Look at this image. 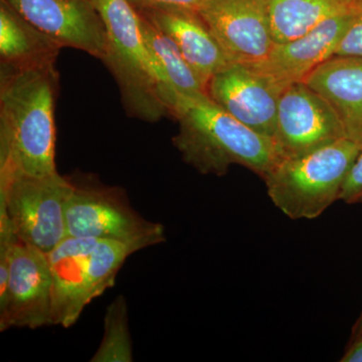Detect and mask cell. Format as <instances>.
I'll list each match as a JSON object with an SVG mask.
<instances>
[{
    "label": "cell",
    "mask_w": 362,
    "mask_h": 362,
    "mask_svg": "<svg viewBox=\"0 0 362 362\" xmlns=\"http://www.w3.org/2000/svg\"><path fill=\"white\" fill-rule=\"evenodd\" d=\"M56 64L0 65V170L44 176L56 168Z\"/></svg>",
    "instance_id": "obj_1"
},
{
    "label": "cell",
    "mask_w": 362,
    "mask_h": 362,
    "mask_svg": "<svg viewBox=\"0 0 362 362\" xmlns=\"http://www.w3.org/2000/svg\"><path fill=\"white\" fill-rule=\"evenodd\" d=\"M171 117L178 123L173 145L202 175L223 176L240 165L264 180L282 160L272 138L233 118L207 94L177 95Z\"/></svg>",
    "instance_id": "obj_2"
},
{
    "label": "cell",
    "mask_w": 362,
    "mask_h": 362,
    "mask_svg": "<svg viewBox=\"0 0 362 362\" xmlns=\"http://www.w3.org/2000/svg\"><path fill=\"white\" fill-rule=\"evenodd\" d=\"M107 33L103 62L115 78L126 114L147 123L171 116L177 95L145 44L140 16L128 0H90Z\"/></svg>",
    "instance_id": "obj_3"
},
{
    "label": "cell",
    "mask_w": 362,
    "mask_h": 362,
    "mask_svg": "<svg viewBox=\"0 0 362 362\" xmlns=\"http://www.w3.org/2000/svg\"><path fill=\"white\" fill-rule=\"evenodd\" d=\"M362 151L344 138L322 148L279 161L264 178L274 206L291 220H313L339 201L343 183Z\"/></svg>",
    "instance_id": "obj_4"
},
{
    "label": "cell",
    "mask_w": 362,
    "mask_h": 362,
    "mask_svg": "<svg viewBox=\"0 0 362 362\" xmlns=\"http://www.w3.org/2000/svg\"><path fill=\"white\" fill-rule=\"evenodd\" d=\"M71 192L73 182L59 173L0 170V226L47 254L68 237L66 204Z\"/></svg>",
    "instance_id": "obj_5"
},
{
    "label": "cell",
    "mask_w": 362,
    "mask_h": 362,
    "mask_svg": "<svg viewBox=\"0 0 362 362\" xmlns=\"http://www.w3.org/2000/svg\"><path fill=\"white\" fill-rule=\"evenodd\" d=\"M71 182L66 204L68 237L118 240L139 250L165 242L164 226L136 211L122 188L94 180Z\"/></svg>",
    "instance_id": "obj_6"
},
{
    "label": "cell",
    "mask_w": 362,
    "mask_h": 362,
    "mask_svg": "<svg viewBox=\"0 0 362 362\" xmlns=\"http://www.w3.org/2000/svg\"><path fill=\"white\" fill-rule=\"evenodd\" d=\"M8 279L0 292V331L52 325V278L47 252L13 237Z\"/></svg>",
    "instance_id": "obj_7"
},
{
    "label": "cell",
    "mask_w": 362,
    "mask_h": 362,
    "mask_svg": "<svg viewBox=\"0 0 362 362\" xmlns=\"http://www.w3.org/2000/svg\"><path fill=\"white\" fill-rule=\"evenodd\" d=\"M329 103L304 81L288 85L279 101L276 143L281 158H296L344 139Z\"/></svg>",
    "instance_id": "obj_8"
},
{
    "label": "cell",
    "mask_w": 362,
    "mask_h": 362,
    "mask_svg": "<svg viewBox=\"0 0 362 362\" xmlns=\"http://www.w3.org/2000/svg\"><path fill=\"white\" fill-rule=\"evenodd\" d=\"M286 87L255 66L230 63L211 77L206 94L233 118L274 140L279 101Z\"/></svg>",
    "instance_id": "obj_9"
},
{
    "label": "cell",
    "mask_w": 362,
    "mask_h": 362,
    "mask_svg": "<svg viewBox=\"0 0 362 362\" xmlns=\"http://www.w3.org/2000/svg\"><path fill=\"white\" fill-rule=\"evenodd\" d=\"M197 13L232 63H261L276 44L266 0H207Z\"/></svg>",
    "instance_id": "obj_10"
},
{
    "label": "cell",
    "mask_w": 362,
    "mask_h": 362,
    "mask_svg": "<svg viewBox=\"0 0 362 362\" xmlns=\"http://www.w3.org/2000/svg\"><path fill=\"white\" fill-rule=\"evenodd\" d=\"M25 20L62 47L87 52L101 61L106 52L103 18L90 0H6Z\"/></svg>",
    "instance_id": "obj_11"
},
{
    "label": "cell",
    "mask_w": 362,
    "mask_h": 362,
    "mask_svg": "<svg viewBox=\"0 0 362 362\" xmlns=\"http://www.w3.org/2000/svg\"><path fill=\"white\" fill-rule=\"evenodd\" d=\"M361 11L331 16L302 37L274 45L269 56L252 66L284 86L304 81L334 56L338 42Z\"/></svg>",
    "instance_id": "obj_12"
},
{
    "label": "cell",
    "mask_w": 362,
    "mask_h": 362,
    "mask_svg": "<svg viewBox=\"0 0 362 362\" xmlns=\"http://www.w3.org/2000/svg\"><path fill=\"white\" fill-rule=\"evenodd\" d=\"M135 9L175 42L206 87L214 75L232 63L197 11L175 7Z\"/></svg>",
    "instance_id": "obj_13"
},
{
    "label": "cell",
    "mask_w": 362,
    "mask_h": 362,
    "mask_svg": "<svg viewBox=\"0 0 362 362\" xmlns=\"http://www.w3.org/2000/svg\"><path fill=\"white\" fill-rule=\"evenodd\" d=\"M93 239L66 237L47 252L52 278V325L70 328L89 300V255Z\"/></svg>",
    "instance_id": "obj_14"
},
{
    "label": "cell",
    "mask_w": 362,
    "mask_h": 362,
    "mask_svg": "<svg viewBox=\"0 0 362 362\" xmlns=\"http://www.w3.org/2000/svg\"><path fill=\"white\" fill-rule=\"evenodd\" d=\"M304 82L329 103L347 139L362 147V58L332 57Z\"/></svg>",
    "instance_id": "obj_15"
},
{
    "label": "cell",
    "mask_w": 362,
    "mask_h": 362,
    "mask_svg": "<svg viewBox=\"0 0 362 362\" xmlns=\"http://www.w3.org/2000/svg\"><path fill=\"white\" fill-rule=\"evenodd\" d=\"M63 47L0 0V65L32 68L56 64Z\"/></svg>",
    "instance_id": "obj_16"
},
{
    "label": "cell",
    "mask_w": 362,
    "mask_h": 362,
    "mask_svg": "<svg viewBox=\"0 0 362 362\" xmlns=\"http://www.w3.org/2000/svg\"><path fill=\"white\" fill-rule=\"evenodd\" d=\"M276 44L302 37L331 16L361 11L362 0H266Z\"/></svg>",
    "instance_id": "obj_17"
},
{
    "label": "cell",
    "mask_w": 362,
    "mask_h": 362,
    "mask_svg": "<svg viewBox=\"0 0 362 362\" xmlns=\"http://www.w3.org/2000/svg\"><path fill=\"white\" fill-rule=\"evenodd\" d=\"M139 16L143 39L169 87L176 95L206 94V85L188 65L175 42L142 14Z\"/></svg>",
    "instance_id": "obj_18"
},
{
    "label": "cell",
    "mask_w": 362,
    "mask_h": 362,
    "mask_svg": "<svg viewBox=\"0 0 362 362\" xmlns=\"http://www.w3.org/2000/svg\"><path fill=\"white\" fill-rule=\"evenodd\" d=\"M137 247L111 240L93 239L89 255V300L101 296L115 284L117 274Z\"/></svg>",
    "instance_id": "obj_19"
},
{
    "label": "cell",
    "mask_w": 362,
    "mask_h": 362,
    "mask_svg": "<svg viewBox=\"0 0 362 362\" xmlns=\"http://www.w3.org/2000/svg\"><path fill=\"white\" fill-rule=\"evenodd\" d=\"M104 325L103 339L90 361H133L132 342L128 327L127 303L122 295L116 298L107 309Z\"/></svg>",
    "instance_id": "obj_20"
},
{
    "label": "cell",
    "mask_w": 362,
    "mask_h": 362,
    "mask_svg": "<svg viewBox=\"0 0 362 362\" xmlns=\"http://www.w3.org/2000/svg\"><path fill=\"white\" fill-rule=\"evenodd\" d=\"M333 57L362 58V11L356 14L342 35Z\"/></svg>",
    "instance_id": "obj_21"
},
{
    "label": "cell",
    "mask_w": 362,
    "mask_h": 362,
    "mask_svg": "<svg viewBox=\"0 0 362 362\" xmlns=\"http://www.w3.org/2000/svg\"><path fill=\"white\" fill-rule=\"evenodd\" d=\"M339 201L345 204H362V151L343 183Z\"/></svg>",
    "instance_id": "obj_22"
},
{
    "label": "cell",
    "mask_w": 362,
    "mask_h": 362,
    "mask_svg": "<svg viewBox=\"0 0 362 362\" xmlns=\"http://www.w3.org/2000/svg\"><path fill=\"white\" fill-rule=\"evenodd\" d=\"M135 8H157V7H175V8L199 11L207 0H128Z\"/></svg>",
    "instance_id": "obj_23"
},
{
    "label": "cell",
    "mask_w": 362,
    "mask_h": 362,
    "mask_svg": "<svg viewBox=\"0 0 362 362\" xmlns=\"http://www.w3.org/2000/svg\"><path fill=\"white\" fill-rule=\"evenodd\" d=\"M342 362H362V333L356 335V340L352 343L346 354L340 359Z\"/></svg>",
    "instance_id": "obj_24"
},
{
    "label": "cell",
    "mask_w": 362,
    "mask_h": 362,
    "mask_svg": "<svg viewBox=\"0 0 362 362\" xmlns=\"http://www.w3.org/2000/svg\"><path fill=\"white\" fill-rule=\"evenodd\" d=\"M356 329H357L356 335L361 334V333H362V314L361 316V319H359L358 324H357Z\"/></svg>",
    "instance_id": "obj_25"
}]
</instances>
